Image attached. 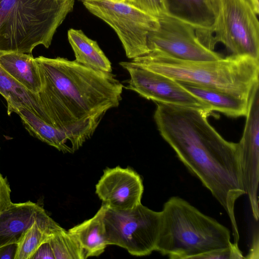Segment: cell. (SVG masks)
I'll return each mask as SVG.
<instances>
[{
  "label": "cell",
  "instance_id": "obj_1",
  "mask_svg": "<svg viewBox=\"0 0 259 259\" xmlns=\"http://www.w3.org/2000/svg\"><path fill=\"white\" fill-rule=\"evenodd\" d=\"M209 110L157 103L154 119L179 159L209 190L228 215L234 243L239 234L237 200L245 194L238 144L227 141L210 124Z\"/></svg>",
  "mask_w": 259,
  "mask_h": 259
},
{
  "label": "cell",
  "instance_id": "obj_2",
  "mask_svg": "<svg viewBox=\"0 0 259 259\" xmlns=\"http://www.w3.org/2000/svg\"><path fill=\"white\" fill-rule=\"evenodd\" d=\"M41 87L38 93L47 123L66 128L101 118L121 100L123 84L111 73L62 57L35 58Z\"/></svg>",
  "mask_w": 259,
  "mask_h": 259
},
{
  "label": "cell",
  "instance_id": "obj_3",
  "mask_svg": "<svg viewBox=\"0 0 259 259\" xmlns=\"http://www.w3.org/2000/svg\"><path fill=\"white\" fill-rule=\"evenodd\" d=\"M132 62L176 81L192 83L249 100L259 85V60L231 55L211 61L176 59L157 50Z\"/></svg>",
  "mask_w": 259,
  "mask_h": 259
},
{
  "label": "cell",
  "instance_id": "obj_4",
  "mask_svg": "<svg viewBox=\"0 0 259 259\" xmlns=\"http://www.w3.org/2000/svg\"><path fill=\"white\" fill-rule=\"evenodd\" d=\"M161 212L155 251L171 259H198L232 244L229 230L188 201L170 197Z\"/></svg>",
  "mask_w": 259,
  "mask_h": 259
},
{
  "label": "cell",
  "instance_id": "obj_5",
  "mask_svg": "<svg viewBox=\"0 0 259 259\" xmlns=\"http://www.w3.org/2000/svg\"><path fill=\"white\" fill-rule=\"evenodd\" d=\"M75 0H0V53L49 48Z\"/></svg>",
  "mask_w": 259,
  "mask_h": 259
},
{
  "label": "cell",
  "instance_id": "obj_6",
  "mask_svg": "<svg viewBox=\"0 0 259 259\" xmlns=\"http://www.w3.org/2000/svg\"><path fill=\"white\" fill-rule=\"evenodd\" d=\"M247 0H219L217 16L204 36L223 44L231 55L259 59V23Z\"/></svg>",
  "mask_w": 259,
  "mask_h": 259
},
{
  "label": "cell",
  "instance_id": "obj_7",
  "mask_svg": "<svg viewBox=\"0 0 259 259\" xmlns=\"http://www.w3.org/2000/svg\"><path fill=\"white\" fill-rule=\"evenodd\" d=\"M104 221L108 245L118 246L137 256L148 255L155 250L160 228V211L150 209L141 203L122 211L106 205Z\"/></svg>",
  "mask_w": 259,
  "mask_h": 259
},
{
  "label": "cell",
  "instance_id": "obj_8",
  "mask_svg": "<svg viewBox=\"0 0 259 259\" xmlns=\"http://www.w3.org/2000/svg\"><path fill=\"white\" fill-rule=\"evenodd\" d=\"M80 1L91 13L114 30L128 58L133 59L149 52L148 34L158 28L157 18L123 0Z\"/></svg>",
  "mask_w": 259,
  "mask_h": 259
},
{
  "label": "cell",
  "instance_id": "obj_9",
  "mask_svg": "<svg viewBox=\"0 0 259 259\" xmlns=\"http://www.w3.org/2000/svg\"><path fill=\"white\" fill-rule=\"evenodd\" d=\"M157 18L158 28L148 34L149 52L157 50L171 57L188 61H211L222 57L201 42L192 25L167 13Z\"/></svg>",
  "mask_w": 259,
  "mask_h": 259
},
{
  "label": "cell",
  "instance_id": "obj_10",
  "mask_svg": "<svg viewBox=\"0 0 259 259\" xmlns=\"http://www.w3.org/2000/svg\"><path fill=\"white\" fill-rule=\"evenodd\" d=\"M119 65L130 74L126 89L157 103L195 108L213 112L203 101L189 92L176 80L131 62Z\"/></svg>",
  "mask_w": 259,
  "mask_h": 259
},
{
  "label": "cell",
  "instance_id": "obj_11",
  "mask_svg": "<svg viewBox=\"0 0 259 259\" xmlns=\"http://www.w3.org/2000/svg\"><path fill=\"white\" fill-rule=\"evenodd\" d=\"M259 85L253 89L242 137L238 144L243 183L252 215L259 218L257 191L259 182Z\"/></svg>",
  "mask_w": 259,
  "mask_h": 259
},
{
  "label": "cell",
  "instance_id": "obj_12",
  "mask_svg": "<svg viewBox=\"0 0 259 259\" xmlns=\"http://www.w3.org/2000/svg\"><path fill=\"white\" fill-rule=\"evenodd\" d=\"M14 113L20 117L33 137L63 153H73L94 134L102 118H94L66 128H58L44 121L25 107Z\"/></svg>",
  "mask_w": 259,
  "mask_h": 259
},
{
  "label": "cell",
  "instance_id": "obj_13",
  "mask_svg": "<svg viewBox=\"0 0 259 259\" xmlns=\"http://www.w3.org/2000/svg\"><path fill=\"white\" fill-rule=\"evenodd\" d=\"M144 186L140 176L130 167L107 168L96 185V193L108 208L132 209L141 202Z\"/></svg>",
  "mask_w": 259,
  "mask_h": 259
},
{
  "label": "cell",
  "instance_id": "obj_14",
  "mask_svg": "<svg viewBox=\"0 0 259 259\" xmlns=\"http://www.w3.org/2000/svg\"><path fill=\"white\" fill-rule=\"evenodd\" d=\"M46 212L42 206L31 201L12 202L0 214V247L17 243L22 233Z\"/></svg>",
  "mask_w": 259,
  "mask_h": 259
},
{
  "label": "cell",
  "instance_id": "obj_15",
  "mask_svg": "<svg viewBox=\"0 0 259 259\" xmlns=\"http://www.w3.org/2000/svg\"><path fill=\"white\" fill-rule=\"evenodd\" d=\"M167 13L193 26L208 29L217 15L219 0H165Z\"/></svg>",
  "mask_w": 259,
  "mask_h": 259
},
{
  "label": "cell",
  "instance_id": "obj_16",
  "mask_svg": "<svg viewBox=\"0 0 259 259\" xmlns=\"http://www.w3.org/2000/svg\"><path fill=\"white\" fill-rule=\"evenodd\" d=\"M0 66L27 90L35 94L39 92L41 87L39 70L32 54L0 53Z\"/></svg>",
  "mask_w": 259,
  "mask_h": 259
},
{
  "label": "cell",
  "instance_id": "obj_17",
  "mask_svg": "<svg viewBox=\"0 0 259 259\" xmlns=\"http://www.w3.org/2000/svg\"><path fill=\"white\" fill-rule=\"evenodd\" d=\"M189 92L206 103L213 111L232 117L245 116L249 100L242 99L221 91L177 81Z\"/></svg>",
  "mask_w": 259,
  "mask_h": 259
},
{
  "label": "cell",
  "instance_id": "obj_18",
  "mask_svg": "<svg viewBox=\"0 0 259 259\" xmlns=\"http://www.w3.org/2000/svg\"><path fill=\"white\" fill-rule=\"evenodd\" d=\"M105 208L103 204L93 217L68 230L79 243L86 258L101 255L108 245L104 221Z\"/></svg>",
  "mask_w": 259,
  "mask_h": 259
},
{
  "label": "cell",
  "instance_id": "obj_19",
  "mask_svg": "<svg viewBox=\"0 0 259 259\" xmlns=\"http://www.w3.org/2000/svg\"><path fill=\"white\" fill-rule=\"evenodd\" d=\"M0 94L7 103L10 115L19 107H25L47 122V118L38 94L25 89L0 66Z\"/></svg>",
  "mask_w": 259,
  "mask_h": 259
},
{
  "label": "cell",
  "instance_id": "obj_20",
  "mask_svg": "<svg viewBox=\"0 0 259 259\" xmlns=\"http://www.w3.org/2000/svg\"><path fill=\"white\" fill-rule=\"evenodd\" d=\"M67 36L76 62L95 70L112 72L111 63L96 41L88 37L81 30L73 28L68 30Z\"/></svg>",
  "mask_w": 259,
  "mask_h": 259
},
{
  "label": "cell",
  "instance_id": "obj_21",
  "mask_svg": "<svg viewBox=\"0 0 259 259\" xmlns=\"http://www.w3.org/2000/svg\"><path fill=\"white\" fill-rule=\"evenodd\" d=\"M60 227L47 212L36 219L18 239L14 259H32L38 247Z\"/></svg>",
  "mask_w": 259,
  "mask_h": 259
},
{
  "label": "cell",
  "instance_id": "obj_22",
  "mask_svg": "<svg viewBox=\"0 0 259 259\" xmlns=\"http://www.w3.org/2000/svg\"><path fill=\"white\" fill-rule=\"evenodd\" d=\"M49 242L55 259H85V254L75 238L62 227L51 236Z\"/></svg>",
  "mask_w": 259,
  "mask_h": 259
},
{
  "label": "cell",
  "instance_id": "obj_23",
  "mask_svg": "<svg viewBox=\"0 0 259 259\" xmlns=\"http://www.w3.org/2000/svg\"><path fill=\"white\" fill-rule=\"evenodd\" d=\"M124 1L156 18L167 13L165 0H125Z\"/></svg>",
  "mask_w": 259,
  "mask_h": 259
},
{
  "label": "cell",
  "instance_id": "obj_24",
  "mask_svg": "<svg viewBox=\"0 0 259 259\" xmlns=\"http://www.w3.org/2000/svg\"><path fill=\"white\" fill-rule=\"evenodd\" d=\"M245 258L240 251L238 244L232 243L228 247L213 250L200 255L198 259H239Z\"/></svg>",
  "mask_w": 259,
  "mask_h": 259
},
{
  "label": "cell",
  "instance_id": "obj_25",
  "mask_svg": "<svg viewBox=\"0 0 259 259\" xmlns=\"http://www.w3.org/2000/svg\"><path fill=\"white\" fill-rule=\"evenodd\" d=\"M11 194L9 183L0 170V214L12 203Z\"/></svg>",
  "mask_w": 259,
  "mask_h": 259
},
{
  "label": "cell",
  "instance_id": "obj_26",
  "mask_svg": "<svg viewBox=\"0 0 259 259\" xmlns=\"http://www.w3.org/2000/svg\"><path fill=\"white\" fill-rule=\"evenodd\" d=\"M32 259H55L49 240L38 247Z\"/></svg>",
  "mask_w": 259,
  "mask_h": 259
},
{
  "label": "cell",
  "instance_id": "obj_27",
  "mask_svg": "<svg viewBox=\"0 0 259 259\" xmlns=\"http://www.w3.org/2000/svg\"><path fill=\"white\" fill-rule=\"evenodd\" d=\"M16 243H12L0 247V259H14Z\"/></svg>",
  "mask_w": 259,
  "mask_h": 259
},
{
  "label": "cell",
  "instance_id": "obj_28",
  "mask_svg": "<svg viewBox=\"0 0 259 259\" xmlns=\"http://www.w3.org/2000/svg\"><path fill=\"white\" fill-rule=\"evenodd\" d=\"M254 242H253V245L252 247H253L250 251L249 254V256L246 257V258H255L254 254H255V251L256 248H258V232H257V234L255 236V238H254Z\"/></svg>",
  "mask_w": 259,
  "mask_h": 259
},
{
  "label": "cell",
  "instance_id": "obj_29",
  "mask_svg": "<svg viewBox=\"0 0 259 259\" xmlns=\"http://www.w3.org/2000/svg\"><path fill=\"white\" fill-rule=\"evenodd\" d=\"M252 8L255 13L258 15L259 11L258 0H247Z\"/></svg>",
  "mask_w": 259,
  "mask_h": 259
},
{
  "label": "cell",
  "instance_id": "obj_30",
  "mask_svg": "<svg viewBox=\"0 0 259 259\" xmlns=\"http://www.w3.org/2000/svg\"><path fill=\"white\" fill-rule=\"evenodd\" d=\"M123 1H125V0H123Z\"/></svg>",
  "mask_w": 259,
  "mask_h": 259
}]
</instances>
